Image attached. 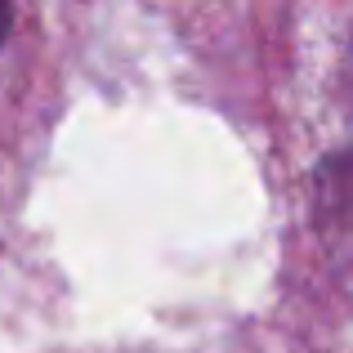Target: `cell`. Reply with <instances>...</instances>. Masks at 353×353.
I'll use <instances>...</instances> for the list:
<instances>
[{
  "label": "cell",
  "instance_id": "1",
  "mask_svg": "<svg viewBox=\"0 0 353 353\" xmlns=\"http://www.w3.org/2000/svg\"><path fill=\"white\" fill-rule=\"evenodd\" d=\"M9 27H14V9L0 0V45H5V36H9Z\"/></svg>",
  "mask_w": 353,
  "mask_h": 353
},
{
  "label": "cell",
  "instance_id": "2",
  "mask_svg": "<svg viewBox=\"0 0 353 353\" xmlns=\"http://www.w3.org/2000/svg\"><path fill=\"white\" fill-rule=\"evenodd\" d=\"M345 103L353 112V45H349V68H345Z\"/></svg>",
  "mask_w": 353,
  "mask_h": 353
}]
</instances>
